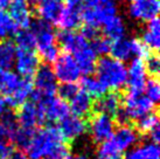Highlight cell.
<instances>
[{"instance_id": "1", "label": "cell", "mask_w": 160, "mask_h": 159, "mask_svg": "<svg viewBox=\"0 0 160 159\" xmlns=\"http://www.w3.org/2000/svg\"><path fill=\"white\" fill-rule=\"evenodd\" d=\"M70 143L63 137L60 128L47 125L41 130H36L26 155L29 159L66 158L70 156Z\"/></svg>"}, {"instance_id": "2", "label": "cell", "mask_w": 160, "mask_h": 159, "mask_svg": "<svg viewBox=\"0 0 160 159\" xmlns=\"http://www.w3.org/2000/svg\"><path fill=\"white\" fill-rule=\"evenodd\" d=\"M97 80L111 90H119L128 82V68L124 62H120L111 56H104L96 63Z\"/></svg>"}, {"instance_id": "3", "label": "cell", "mask_w": 160, "mask_h": 159, "mask_svg": "<svg viewBox=\"0 0 160 159\" xmlns=\"http://www.w3.org/2000/svg\"><path fill=\"white\" fill-rule=\"evenodd\" d=\"M31 31L35 36L36 48L46 62H54L58 56V35L49 22L36 19L31 22Z\"/></svg>"}, {"instance_id": "4", "label": "cell", "mask_w": 160, "mask_h": 159, "mask_svg": "<svg viewBox=\"0 0 160 159\" xmlns=\"http://www.w3.org/2000/svg\"><path fill=\"white\" fill-rule=\"evenodd\" d=\"M147 50L145 44L142 42V40H138L136 38H122L113 41L110 47L111 58L116 59L120 62L134 59H142L147 56Z\"/></svg>"}, {"instance_id": "5", "label": "cell", "mask_w": 160, "mask_h": 159, "mask_svg": "<svg viewBox=\"0 0 160 159\" xmlns=\"http://www.w3.org/2000/svg\"><path fill=\"white\" fill-rule=\"evenodd\" d=\"M123 108L131 119V123H133L139 117L156 110L157 105L140 91L128 89L126 93L123 95Z\"/></svg>"}, {"instance_id": "6", "label": "cell", "mask_w": 160, "mask_h": 159, "mask_svg": "<svg viewBox=\"0 0 160 159\" xmlns=\"http://www.w3.org/2000/svg\"><path fill=\"white\" fill-rule=\"evenodd\" d=\"M116 123L111 116L102 112H95L88 117V130L95 143L101 144L107 141L115 132Z\"/></svg>"}, {"instance_id": "7", "label": "cell", "mask_w": 160, "mask_h": 159, "mask_svg": "<svg viewBox=\"0 0 160 159\" xmlns=\"http://www.w3.org/2000/svg\"><path fill=\"white\" fill-rule=\"evenodd\" d=\"M54 75L61 83H76L81 77L80 68L69 53L58 55L54 61Z\"/></svg>"}, {"instance_id": "8", "label": "cell", "mask_w": 160, "mask_h": 159, "mask_svg": "<svg viewBox=\"0 0 160 159\" xmlns=\"http://www.w3.org/2000/svg\"><path fill=\"white\" fill-rule=\"evenodd\" d=\"M18 123L23 128L36 129L42 126L46 122L43 111L38 103L34 101H26L19 106L15 112Z\"/></svg>"}, {"instance_id": "9", "label": "cell", "mask_w": 160, "mask_h": 159, "mask_svg": "<svg viewBox=\"0 0 160 159\" xmlns=\"http://www.w3.org/2000/svg\"><path fill=\"white\" fill-rule=\"evenodd\" d=\"M84 9L83 0H66L58 25L63 31H72L82 22V12Z\"/></svg>"}, {"instance_id": "10", "label": "cell", "mask_w": 160, "mask_h": 159, "mask_svg": "<svg viewBox=\"0 0 160 159\" xmlns=\"http://www.w3.org/2000/svg\"><path fill=\"white\" fill-rule=\"evenodd\" d=\"M160 11L159 0H132L130 1L128 13L136 21L147 22L158 18Z\"/></svg>"}, {"instance_id": "11", "label": "cell", "mask_w": 160, "mask_h": 159, "mask_svg": "<svg viewBox=\"0 0 160 159\" xmlns=\"http://www.w3.org/2000/svg\"><path fill=\"white\" fill-rule=\"evenodd\" d=\"M33 85L42 96H54L58 90V80L49 64H40L34 74Z\"/></svg>"}, {"instance_id": "12", "label": "cell", "mask_w": 160, "mask_h": 159, "mask_svg": "<svg viewBox=\"0 0 160 159\" xmlns=\"http://www.w3.org/2000/svg\"><path fill=\"white\" fill-rule=\"evenodd\" d=\"M14 66L18 74H20L22 77L31 79L40 67V58L34 50L17 49Z\"/></svg>"}, {"instance_id": "13", "label": "cell", "mask_w": 160, "mask_h": 159, "mask_svg": "<svg viewBox=\"0 0 160 159\" xmlns=\"http://www.w3.org/2000/svg\"><path fill=\"white\" fill-rule=\"evenodd\" d=\"M60 130L68 143L82 136L88 131V119L81 118L75 115H68L60 122Z\"/></svg>"}, {"instance_id": "14", "label": "cell", "mask_w": 160, "mask_h": 159, "mask_svg": "<svg viewBox=\"0 0 160 159\" xmlns=\"http://www.w3.org/2000/svg\"><path fill=\"white\" fill-rule=\"evenodd\" d=\"M123 105V94H120L118 90H112L110 93H105L103 96L93 102L92 111L95 112H102L115 117L117 111Z\"/></svg>"}, {"instance_id": "15", "label": "cell", "mask_w": 160, "mask_h": 159, "mask_svg": "<svg viewBox=\"0 0 160 159\" xmlns=\"http://www.w3.org/2000/svg\"><path fill=\"white\" fill-rule=\"evenodd\" d=\"M146 69H145V64L142 59H133L130 67L128 69V82L130 90L133 91H144V87L146 83Z\"/></svg>"}, {"instance_id": "16", "label": "cell", "mask_w": 160, "mask_h": 159, "mask_svg": "<svg viewBox=\"0 0 160 159\" xmlns=\"http://www.w3.org/2000/svg\"><path fill=\"white\" fill-rule=\"evenodd\" d=\"M36 13L41 20L49 23H58V18L62 13V0H38Z\"/></svg>"}, {"instance_id": "17", "label": "cell", "mask_w": 160, "mask_h": 159, "mask_svg": "<svg viewBox=\"0 0 160 159\" xmlns=\"http://www.w3.org/2000/svg\"><path fill=\"white\" fill-rule=\"evenodd\" d=\"M68 105H69V110L70 112H72V115L88 119V117L92 114L93 101L85 91L80 89L75 96L69 101Z\"/></svg>"}, {"instance_id": "18", "label": "cell", "mask_w": 160, "mask_h": 159, "mask_svg": "<svg viewBox=\"0 0 160 159\" xmlns=\"http://www.w3.org/2000/svg\"><path fill=\"white\" fill-rule=\"evenodd\" d=\"M8 13L20 28H28L32 22L29 4L26 0H11Z\"/></svg>"}, {"instance_id": "19", "label": "cell", "mask_w": 160, "mask_h": 159, "mask_svg": "<svg viewBox=\"0 0 160 159\" xmlns=\"http://www.w3.org/2000/svg\"><path fill=\"white\" fill-rule=\"evenodd\" d=\"M34 90V85L31 79L27 77H22L20 80L18 88L14 90V93L12 95H9L7 97H5V103L6 106L13 108V109H18L19 106L23 104L25 102L28 100V97L31 96V94Z\"/></svg>"}, {"instance_id": "20", "label": "cell", "mask_w": 160, "mask_h": 159, "mask_svg": "<svg viewBox=\"0 0 160 159\" xmlns=\"http://www.w3.org/2000/svg\"><path fill=\"white\" fill-rule=\"evenodd\" d=\"M72 58L75 59L76 63L80 68L81 74L88 76L95 73L96 63H97V55L91 49L90 44L83 48H81L80 50L75 52L72 54Z\"/></svg>"}, {"instance_id": "21", "label": "cell", "mask_w": 160, "mask_h": 159, "mask_svg": "<svg viewBox=\"0 0 160 159\" xmlns=\"http://www.w3.org/2000/svg\"><path fill=\"white\" fill-rule=\"evenodd\" d=\"M58 42L69 54H74L75 52L89 44V41L83 38L82 34L75 33L72 31L60 32V34L58 35Z\"/></svg>"}, {"instance_id": "22", "label": "cell", "mask_w": 160, "mask_h": 159, "mask_svg": "<svg viewBox=\"0 0 160 159\" xmlns=\"http://www.w3.org/2000/svg\"><path fill=\"white\" fill-rule=\"evenodd\" d=\"M111 138L120 150L125 151L137 141L138 133L132 125H118L117 131L113 132Z\"/></svg>"}, {"instance_id": "23", "label": "cell", "mask_w": 160, "mask_h": 159, "mask_svg": "<svg viewBox=\"0 0 160 159\" xmlns=\"http://www.w3.org/2000/svg\"><path fill=\"white\" fill-rule=\"evenodd\" d=\"M142 42L147 49L157 52L160 46V23L158 18L147 21L146 27L142 32Z\"/></svg>"}, {"instance_id": "24", "label": "cell", "mask_w": 160, "mask_h": 159, "mask_svg": "<svg viewBox=\"0 0 160 159\" xmlns=\"http://www.w3.org/2000/svg\"><path fill=\"white\" fill-rule=\"evenodd\" d=\"M102 26L104 36L112 41L124 38L125 33H126V26H125L124 20L120 18L118 14L109 18L107 21H104Z\"/></svg>"}, {"instance_id": "25", "label": "cell", "mask_w": 160, "mask_h": 159, "mask_svg": "<svg viewBox=\"0 0 160 159\" xmlns=\"http://www.w3.org/2000/svg\"><path fill=\"white\" fill-rule=\"evenodd\" d=\"M158 125H159L158 109L139 117L132 123V126L137 131L138 136H140V137H147V135Z\"/></svg>"}, {"instance_id": "26", "label": "cell", "mask_w": 160, "mask_h": 159, "mask_svg": "<svg viewBox=\"0 0 160 159\" xmlns=\"http://www.w3.org/2000/svg\"><path fill=\"white\" fill-rule=\"evenodd\" d=\"M21 77L11 69H0V94L7 97L18 88Z\"/></svg>"}, {"instance_id": "27", "label": "cell", "mask_w": 160, "mask_h": 159, "mask_svg": "<svg viewBox=\"0 0 160 159\" xmlns=\"http://www.w3.org/2000/svg\"><path fill=\"white\" fill-rule=\"evenodd\" d=\"M126 159H160V150L158 144L145 143L134 147L126 155Z\"/></svg>"}, {"instance_id": "28", "label": "cell", "mask_w": 160, "mask_h": 159, "mask_svg": "<svg viewBox=\"0 0 160 159\" xmlns=\"http://www.w3.org/2000/svg\"><path fill=\"white\" fill-rule=\"evenodd\" d=\"M80 87L81 90L85 91L90 97L95 98V100H97L105 93H108V89L97 79H95L90 75L84 76L83 79H81Z\"/></svg>"}, {"instance_id": "29", "label": "cell", "mask_w": 160, "mask_h": 159, "mask_svg": "<svg viewBox=\"0 0 160 159\" xmlns=\"http://www.w3.org/2000/svg\"><path fill=\"white\" fill-rule=\"evenodd\" d=\"M17 47L12 41H0V69H11L14 66Z\"/></svg>"}, {"instance_id": "30", "label": "cell", "mask_w": 160, "mask_h": 159, "mask_svg": "<svg viewBox=\"0 0 160 159\" xmlns=\"http://www.w3.org/2000/svg\"><path fill=\"white\" fill-rule=\"evenodd\" d=\"M98 159H123L124 151H122L117 146L111 137L107 141H102L98 146L97 151Z\"/></svg>"}, {"instance_id": "31", "label": "cell", "mask_w": 160, "mask_h": 159, "mask_svg": "<svg viewBox=\"0 0 160 159\" xmlns=\"http://www.w3.org/2000/svg\"><path fill=\"white\" fill-rule=\"evenodd\" d=\"M36 132V129H31V128H23L20 126L15 130V132L12 136V144L17 145L18 149L21 150H26L27 147L29 146L32 139L34 137V135Z\"/></svg>"}, {"instance_id": "32", "label": "cell", "mask_w": 160, "mask_h": 159, "mask_svg": "<svg viewBox=\"0 0 160 159\" xmlns=\"http://www.w3.org/2000/svg\"><path fill=\"white\" fill-rule=\"evenodd\" d=\"M15 35V44L19 49H26V50H34L36 46L35 36L33 32L28 28H20V31H17Z\"/></svg>"}, {"instance_id": "33", "label": "cell", "mask_w": 160, "mask_h": 159, "mask_svg": "<svg viewBox=\"0 0 160 159\" xmlns=\"http://www.w3.org/2000/svg\"><path fill=\"white\" fill-rule=\"evenodd\" d=\"M18 29V25L14 22L8 12H6L5 9H0V38L5 39L14 35Z\"/></svg>"}, {"instance_id": "34", "label": "cell", "mask_w": 160, "mask_h": 159, "mask_svg": "<svg viewBox=\"0 0 160 159\" xmlns=\"http://www.w3.org/2000/svg\"><path fill=\"white\" fill-rule=\"evenodd\" d=\"M146 93V97H148L153 103H158L160 100V84L157 77H151L146 80V83L144 87Z\"/></svg>"}, {"instance_id": "35", "label": "cell", "mask_w": 160, "mask_h": 159, "mask_svg": "<svg viewBox=\"0 0 160 159\" xmlns=\"http://www.w3.org/2000/svg\"><path fill=\"white\" fill-rule=\"evenodd\" d=\"M91 44L90 47L92 49L96 55H107L110 52V47H111V42L110 40L107 39L105 36H99L95 38L92 41H90Z\"/></svg>"}, {"instance_id": "36", "label": "cell", "mask_w": 160, "mask_h": 159, "mask_svg": "<svg viewBox=\"0 0 160 159\" xmlns=\"http://www.w3.org/2000/svg\"><path fill=\"white\" fill-rule=\"evenodd\" d=\"M78 90H80V87L76 83H62L60 87H58L56 93L58 94V97L67 102L70 101Z\"/></svg>"}, {"instance_id": "37", "label": "cell", "mask_w": 160, "mask_h": 159, "mask_svg": "<svg viewBox=\"0 0 160 159\" xmlns=\"http://www.w3.org/2000/svg\"><path fill=\"white\" fill-rule=\"evenodd\" d=\"M145 64V69L146 73L150 74L151 77H157L159 75V69H160V61L159 56L157 53L150 54L146 56V63Z\"/></svg>"}, {"instance_id": "38", "label": "cell", "mask_w": 160, "mask_h": 159, "mask_svg": "<svg viewBox=\"0 0 160 159\" xmlns=\"http://www.w3.org/2000/svg\"><path fill=\"white\" fill-rule=\"evenodd\" d=\"M81 34L83 35V38L88 40V41H92L95 38L98 36V28L97 27H92V26H88V25H84L83 28H82V32Z\"/></svg>"}, {"instance_id": "39", "label": "cell", "mask_w": 160, "mask_h": 159, "mask_svg": "<svg viewBox=\"0 0 160 159\" xmlns=\"http://www.w3.org/2000/svg\"><path fill=\"white\" fill-rule=\"evenodd\" d=\"M14 149L12 141H0V159H7L9 153Z\"/></svg>"}, {"instance_id": "40", "label": "cell", "mask_w": 160, "mask_h": 159, "mask_svg": "<svg viewBox=\"0 0 160 159\" xmlns=\"http://www.w3.org/2000/svg\"><path fill=\"white\" fill-rule=\"evenodd\" d=\"M26 152L25 150H21V149H13L12 152L9 153V156L7 157V159H27Z\"/></svg>"}, {"instance_id": "41", "label": "cell", "mask_w": 160, "mask_h": 159, "mask_svg": "<svg viewBox=\"0 0 160 159\" xmlns=\"http://www.w3.org/2000/svg\"><path fill=\"white\" fill-rule=\"evenodd\" d=\"M104 1L105 0H83V4H85L88 7H97Z\"/></svg>"}, {"instance_id": "42", "label": "cell", "mask_w": 160, "mask_h": 159, "mask_svg": "<svg viewBox=\"0 0 160 159\" xmlns=\"http://www.w3.org/2000/svg\"><path fill=\"white\" fill-rule=\"evenodd\" d=\"M11 0H0V9L7 8V6L9 5Z\"/></svg>"}, {"instance_id": "43", "label": "cell", "mask_w": 160, "mask_h": 159, "mask_svg": "<svg viewBox=\"0 0 160 159\" xmlns=\"http://www.w3.org/2000/svg\"><path fill=\"white\" fill-rule=\"evenodd\" d=\"M71 159H88L87 158V156L84 155H77L75 157H71Z\"/></svg>"}, {"instance_id": "44", "label": "cell", "mask_w": 160, "mask_h": 159, "mask_svg": "<svg viewBox=\"0 0 160 159\" xmlns=\"http://www.w3.org/2000/svg\"><path fill=\"white\" fill-rule=\"evenodd\" d=\"M26 1L28 3V4H36L38 0H26Z\"/></svg>"}, {"instance_id": "45", "label": "cell", "mask_w": 160, "mask_h": 159, "mask_svg": "<svg viewBox=\"0 0 160 159\" xmlns=\"http://www.w3.org/2000/svg\"><path fill=\"white\" fill-rule=\"evenodd\" d=\"M47 159H71V156H69V157H66V158H47Z\"/></svg>"}, {"instance_id": "46", "label": "cell", "mask_w": 160, "mask_h": 159, "mask_svg": "<svg viewBox=\"0 0 160 159\" xmlns=\"http://www.w3.org/2000/svg\"><path fill=\"white\" fill-rule=\"evenodd\" d=\"M126 1H132V0H126Z\"/></svg>"}]
</instances>
